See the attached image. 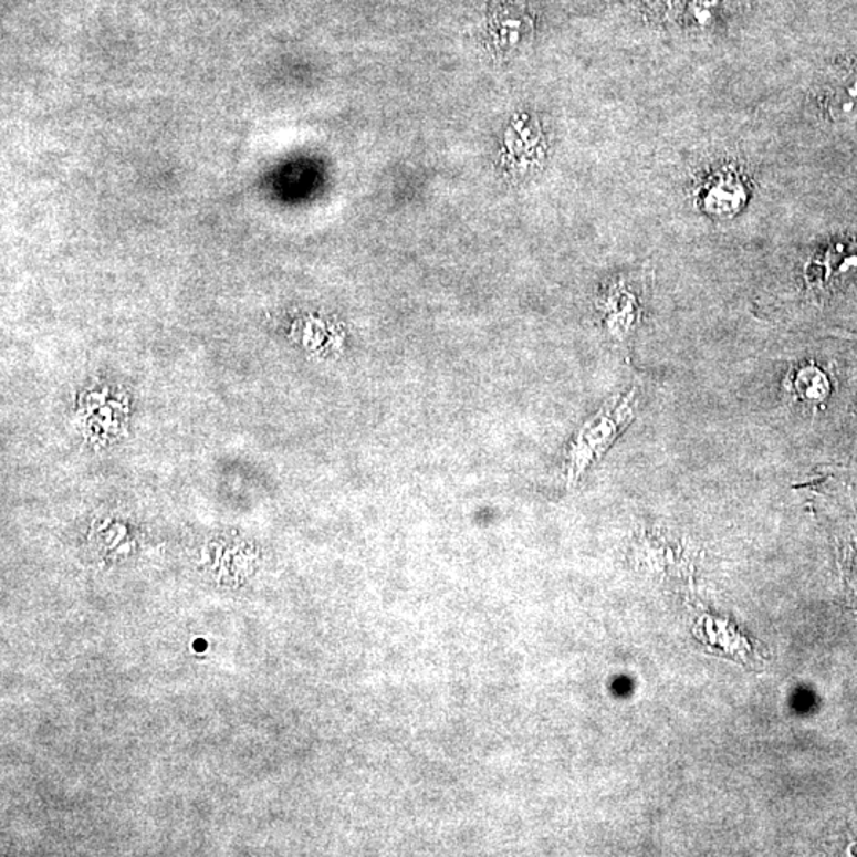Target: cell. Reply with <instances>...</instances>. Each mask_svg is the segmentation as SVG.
Listing matches in <instances>:
<instances>
[{
	"label": "cell",
	"instance_id": "cell-1",
	"mask_svg": "<svg viewBox=\"0 0 857 857\" xmlns=\"http://www.w3.org/2000/svg\"><path fill=\"white\" fill-rule=\"evenodd\" d=\"M638 405L640 389L630 386L627 391L608 400L578 429L565 451L564 470L568 487L578 483L579 478L607 453L608 448L636 418Z\"/></svg>",
	"mask_w": 857,
	"mask_h": 857
},
{
	"label": "cell",
	"instance_id": "cell-2",
	"mask_svg": "<svg viewBox=\"0 0 857 857\" xmlns=\"http://www.w3.org/2000/svg\"><path fill=\"white\" fill-rule=\"evenodd\" d=\"M786 391L804 407H818L830 396V382L826 372L815 363L798 364L786 378Z\"/></svg>",
	"mask_w": 857,
	"mask_h": 857
},
{
	"label": "cell",
	"instance_id": "cell-3",
	"mask_svg": "<svg viewBox=\"0 0 857 857\" xmlns=\"http://www.w3.org/2000/svg\"><path fill=\"white\" fill-rule=\"evenodd\" d=\"M824 108L834 122L857 118V71L846 72L830 82L824 94Z\"/></svg>",
	"mask_w": 857,
	"mask_h": 857
},
{
	"label": "cell",
	"instance_id": "cell-4",
	"mask_svg": "<svg viewBox=\"0 0 857 857\" xmlns=\"http://www.w3.org/2000/svg\"><path fill=\"white\" fill-rule=\"evenodd\" d=\"M745 202V189L742 184L734 177H723L721 175L718 180H714L709 189H707L706 200L703 206L706 210L717 217H731L736 213L740 207Z\"/></svg>",
	"mask_w": 857,
	"mask_h": 857
},
{
	"label": "cell",
	"instance_id": "cell-5",
	"mask_svg": "<svg viewBox=\"0 0 857 857\" xmlns=\"http://www.w3.org/2000/svg\"><path fill=\"white\" fill-rule=\"evenodd\" d=\"M815 268L818 270L808 272V282L812 284L830 283L834 280L844 279L857 269V253L849 248L835 247L824 254L821 262H816Z\"/></svg>",
	"mask_w": 857,
	"mask_h": 857
},
{
	"label": "cell",
	"instance_id": "cell-6",
	"mask_svg": "<svg viewBox=\"0 0 857 857\" xmlns=\"http://www.w3.org/2000/svg\"><path fill=\"white\" fill-rule=\"evenodd\" d=\"M714 3L711 0H696L692 3V17L699 24H709L713 18Z\"/></svg>",
	"mask_w": 857,
	"mask_h": 857
},
{
	"label": "cell",
	"instance_id": "cell-7",
	"mask_svg": "<svg viewBox=\"0 0 857 857\" xmlns=\"http://www.w3.org/2000/svg\"><path fill=\"white\" fill-rule=\"evenodd\" d=\"M647 2L649 3V6L656 7V10H658L659 7L662 6L663 0H647Z\"/></svg>",
	"mask_w": 857,
	"mask_h": 857
}]
</instances>
